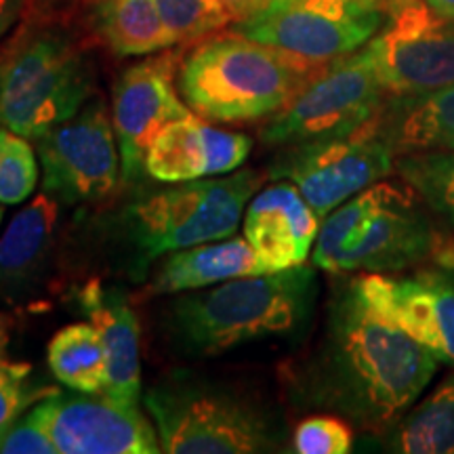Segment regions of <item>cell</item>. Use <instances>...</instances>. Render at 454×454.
Segmentation results:
<instances>
[{"mask_svg": "<svg viewBox=\"0 0 454 454\" xmlns=\"http://www.w3.org/2000/svg\"><path fill=\"white\" fill-rule=\"evenodd\" d=\"M438 364L419 340L377 314L351 280L328 303L317 348L293 377V397L383 434L417 404Z\"/></svg>", "mask_w": 454, "mask_h": 454, "instance_id": "6da1fadb", "label": "cell"}, {"mask_svg": "<svg viewBox=\"0 0 454 454\" xmlns=\"http://www.w3.org/2000/svg\"><path fill=\"white\" fill-rule=\"evenodd\" d=\"M317 299L316 265L240 276L179 293L160 309L164 348L190 360L278 337H291L309 322Z\"/></svg>", "mask_w": 454, "mask_h": 454, "instance_id": "7a4b0ae2", "label": "cell"}, {"mask_svg": "<svg viewBox=\"0 0 454 454\" xmlns=\"http://www.w3.org/2000/svg\"><path fill=\"white\" fill-rule=\"evenodd\" d=\"M454 259V247L421 196L377 181L322 219L314 265L328 274H402Z\"/></svg>", "mask_w": 454, "mask_h": 454, "instance_id": "3957f363", "label": "cell"}, {"mask_svg": "<svg viewBox=\"0 0 454 454\" xmlns=\"http://www.w3.org/2000/svg\"><path fill=\"white\" fill-rule=\"evenodd\" d=\"M263 170H234L227 177L168 184L135 198L110 227L118 257L130 280L141 282L162 254L234 236L244 208L263 187Z\"/></svg>", "mask_w": 454, "mask_h": 454, "instance_id": "277c9868", "label": "cell"}, {"mask_svg": "<svg viewBox=\"0 0 454 454\" xmlns=\"http://www.w3.org/2000/svg\"><path fill=\"white\" fill-rule=\"evenodd\" d=\"M168 454H261L282 450L286 425L270 402L242 385L173 371L144 395Z\"/></svg>", "mask_w": 454, "mask_h": 454, "instance_id": "5b68a950", "label": "cell"}, {"mask_svg": "<svg viewBox=\"0 0 454 454\" xmlns=\"http://www.w3.org/2000/svg\"><path fill=\"white\" fill-rule=\"evenodd\" d=\"M322 66L231 32L190 51L177 87L204 121L253 122L284 110Z\"/></svg>", "mask_w": 454, "mask_h": 454, "instance_id": "8992f818", "label": "cell"}, {"mask_svg": "<svg viewBox=\"0 0 454 454\" xmlns=\"http://www.w3.org/2000/svg\"><path fill=\"white\" fill-rule=\"evenodd\" d=\"M93 67L61 27H24L0 51V127L30 141L93 98Z\"/></svg>", "mask_w": 454, "mask_h": 454, "instance_id": "52a82bcc", "label": "cell"}, {"mask_svg": "<svg viewBox=\"0 0 454 454\" xmlns=\"http://www.w3.org/2000/svg\"><path fill=\"white\" fill-rule=\"evenodd\" d=\"M387 98L371 51L362 47L322 66L291 104L265 122L261 139L288 147L349 137L377 121Z\"/></svg>", "mask_w": 454, "mask_h": 454, "instance_id": "ba28073f", "label": "cell"}, {"mask_svg": "<svg viewBox=\"0 0 454 454\" xmlns=\"http://www.w3.org/2000/svg\"><path fill=\"white\" fill-rule=\"evenodd\" d=\"M385 17L387 11L374 0H268L231 24V32L311 64H328L366 47Z\"/></svg>", "mask_w": 454, "mask_h": 454, "instance_id": "9c48e42d", "label": "cell"}, {"mask_svg": "<svg viewBox=\"0 0 454 454\" xmlns=\"http://www.w3.org/2000/svg\"><path fill=\"white\" fill-rule=\"evenodd\" d=\"M372 122L349 137L280 147L265 170L268 179L291 181L322 221L349 198L395 173L394 150Z\"/></svg>", "mask_w": 454, "mask_h": 454, "instance_id": "30bf717a", "label": "cell"}, {"mask_svg": "<svg viewBox=\"0 0 454 454\" xmlns=\"http://www.w3.org/2000/svg\"><path fill=\"white\" fill-rule=\"evenodd\" d=\"M36 152L43 192L64 207L106 200L121 179V150L101 98H90L70 121L36 139Z\"/></svg>", "mask_w": 454, "mask_h": 454, "instance_id": "8fae6325", "label": "cell"}, {"mask_svg": "<svg viewBox=\"0 0 454 454\" xmlns=\"http://www.w3.org/2000/svg\"><path fill=\"white\" fill-rule=\"evenodd\" d=\"M366 47L389 98L454 84V20L427 0H389L385 24Z\"/></svg>", "mask_w": 454, "mask_h": 454, "instance_id": "7c38bea8", "label": "cell"}, {"mask_svg": "<svg viewBox=\"0 0 454 454\" xmlns=\"http://www.w3.org/2000/svg\"><path fill=\"white\" fill-rule=\"evenodd\" d=\"M356 284L377 314L454 368V259L402 274H362Z\"/></svg>", "mask_w": 454, "mask_h": 454, "instance_id": "4fadbf2b", "label": "cell"}, {"mask_svg": "<svg viewBox=\"0 0 454 454\" xmlns=\"http://www.w3.org/2000/svg\"><path fill=\"white\" fill-rule=\"evenodd\" d=\"M179 57L152 55L129 66L112 93V122L121 150V179L139 184L145 175L147 147L168 122L190 114L179 99Z\"/></svg>", "mask_w": 454, "mask_h": 454, "instance_id": "5bb4252c", "label": "cell"}, {"mask_svg": "<svg viewBox=\"0 0 454 454\" xmlns=\"http://www.w3.org/2000/svg\"><path fill=\"white\" fill-rule=\"evenodd\" d=\"M34 412L47 427L57 454H158L160 438L139 406L130 408L104 394L53 391Z\"/></svg>", "mask_w": 454, "mask_h": 454, "instance_id": "9a60e30c", "label": "cell"}, {"mask_svg": "<svg viewBox=\"0 0 454 454\" xmlns=\"http://www.w3.org/2000/svg\"><path fill=\"white\" fill-rule=\"evenodd\" d=\"M61 204L41 192L11 217L0 236V301L30 303L44 288L61 244Z\"/></svg>", "mask_w": 454, "mask_h": 454, "instance_id": "2e32d148", "label": "cell"}, {"mask_svg": "<svg viewBox=\"0 0 454 454\" xmlns=\"http://www.w3.org/2000/svg\"><path fill=\"white\" fill-rule=\"evenodd\" d=\"M320 223V217L291 181H276L251 198L242 227L259 263L271 274L308 261Z\"/></svg>", "mask_w": 454, "mask_h": 454, "instance_id": "e0dca14e", "label": "cell"}, {"mask_svg": "<svg viewBox=\"0 0 454 454\" xmlns=\"http://www.w3.org/2000/svg\"><path fill=\"white\" fill-rule=\"evenodd\" d=\"M76 301L104 340L107 360L104 395L122 406L137 408L141 402V328L129 297L121 288L106 286L99 278H93L78 288Z\"/></svg>", "mask_w": 454, "mask_h": 454, "instance_id": "ac0fdd59", "label": "cell"}, {"mask_svg": "<svg viewBox=\"0 0 454 454\" xmlns=\"http://www.w3.org/2000/svg\"><path fill=\"white\" fill-rule=\"evenodd\" d=\"M268 274L247 238L230 236L223 240L179 248L160 257L147 284V294H179L215 286L231 278Z\"/></svg>", "mask_w": 454, "mask_h": 454, "instance_id": "d6986e66", "label": "cell"}, {"mask_svg": "<svg viewBox=\"0 0 454 454\" xmlns=\"http://www.w3.org/2000/svg\"><path fill=\"white\" fill-rule=\"evenodd\" d=\"M372 127L395 158L454 152V84L423 95L387 98Z\"/></svg>", "mask_w": 454, "mask_h": 454, "instance_id": "ffe728a7", "label": "cell"}, {"mask_svg": "<svg viewBox=\"0 0 454 454\" xmlns=\"http://www.w3.org/2000/svg\"><path fill=\"white\" fill-rule=\"evenodd\" d=\"M381 444L397 454H454V371L383 431Z\"/></svg>", "mask_w": 454, "mask_h": 454, "instance_id": "44dd1931", "label": "cell"}, {"mask_svg": "<svg viewBox=\"0 0 454 454\" xmlns=\"http://www.w3.org/2000/svg\"><path fill=\"white\" fill-rule=\"evenodd\" d=\"M98 27L107 47L121 57H147L177 44L154 0H104Z\"/></svg>", "mask_w": 454, "mask_h": 454, "instance_id": "7402d4cb", "label": "cell"}, {"mask_svg": "<svg viewBox=\"0 0 454 454\" xmlns=\"http://www.w3.org/2000/svg\"><path fill=\"white\" fill-rule=\"evenodd\" d=\"M47 362L53 377L78 394H104L107 381L106 348L90 322H74L51 339Z\"/></svg>", "mask_w": 454, "mask_h": 454, "instance_id": "603a6c76", "label": "cell"}, {"mask_svg": "<svg viewBox=\"0 0 454 454\" xmlns=\"http://www.w3.org/2000/svg\"><path fill=\"white\" fill-rule=\"evenodd\" d=\"M204 118L187 114L168 122L145 154V175L160 184H184L207 177Z\"/></svg>", "mask_w": 454, "mask_h": 454, "instance_id": "cb8c5ba5", "label": "cell"}, {"mask_svg": "<svg viewBox=\"0 0 454 454\" xmlns=\"http://www.w3.org/2000/svg\"><path fill=\"white\" fill-rule=\"evenodd\" d=\"M395 175L421 196L454 247V152L397 156Z\"/></svg>", "mask_w": 454, "mask_h": 454, "instance_id": "d4e9b609", "label": "cell"}, {"mask_svg": "<svg viewBox=\"0 0 454 454\" xmlns=\"http://www.w3.org/2000/svg\"><path fill=\"white\" fill-rule=\"evenodd\" d=\"M38 152L30 139L0 127V204L15 207L26 202L41 179Z\"/></svg>", "mask_w": 454, "mask_h": 454, "instance_id": "484cf974", "label": "cell"}, {"mask_svg": "<svg viewBox=\"0 0 454 454\" xmlns=\"http://www.w3.org/2000/svg\"><path fill=\"white\" fill-rule=\"evenodd\" d=\"M154 4L175 43L196 41L231 24L219 0H154Z\"/></svg>", "mask_w": 454, "mask_h": 454, "instance_id": "4316f807", "label": "cell"}, {"mask_svg": "<svg viewBox=\"0 0 454 454\" xmlns=\"http://www.w3.org/2000/svg\"><path fill=\"white\" fill-rule=\"evenodd\" d=\"M354 448V431L337 414L303 419L293 434V450L299 454H348Z\"/></svg>", "mask_w": 454, "mask_h": 454, "instance_id": "83f0119b", "label": "cell"}, {"mask_svg": "<svg viewBox=\"0 0 454 454\" xmlns=\"http://www.w3.org/2000/svg\"><path fill=\"white\" fill-rule=\"evenodd\" d=\"M30 372L32 366L26 362H0V438L27 408L55 391L30 389Z\"/></svg>", "mask_w": 454, "mask_h": 454, "instance_id": "f1b7e54d", "label": "cell"}, {"mask_svg": "<svg viewBox=\"0 0 454 454\" xmlns=\"http://www.w3.org/2000/svg\"><path fill=\"white\" fill-rule=\"evenodd\" d=\"M204 150H207V177L234 173L247 162L253 150V139L236 130L208 127L204 122Z\"/></svg>", "mask_w": 454, "mask_h": 454, "instance_id": "f546056e", "label": "cell"}, {"mask_svg": "<svg viewBox=\"0 0 454 454\" xmlns=\"http://www.w3.org/2000/svg\"><path fill=\"white\" fill-rule=\"evenodd\" d=\"M3 454H57L47 427L30 406L0 438Z\"/></svg>", "mask_w": 454, "mask_h": 454, "instance_id": "4dcf8cb0", "label": "cell"}, {"mask_svg": "<svg viewBox=\"0 0 454 454\" xmlns=\"http://www.w3.org/2000/svg\"><path fill=\"white\" fill-rule=\"evenodd\" d=\"M27 0H0V41L13 30V26L24 15Z\"/></svg>", "mask_w": 454, "mask_h": 454, "instance_id": "1f68e13d", "label": "cell"}, {"mask_svg": "<svg viewBox=\"0 0 454 454\" xmlns=\"http://www.w3.org/2000/svg\"><path fill=\"white\" fill-rule=\"evenodd\" d=\"M219 3L223 4L227 13L231 15V24H236V21L247 20V17L253 15L254 11H259L268 0H219Z\"/></svg>", "mask_w": 454, "mask_h": 454, "instance_id": "d6a6232c", "label": "cell"}, {"mask_svg": "<svg viewBox=\"0 0 454 454\" xmlns=\"http://www.w3.org/2000/svg\"><path fill=\"white\" fill-rule=\"evenodd\" d=\"M427 3L438 11V13L454 20V0H427Z\"/></svg>", "mask_w": 454, "mask_h": 454, "instance_id": "836d02e7", "label": "cell"}, {"mask_svg": "<svg viewBox=\"0 0 454 454\" xmlns=\"http://www.w3.org/2000/svg\"><path fill=\"white\" fill-rule=\"evenodd\" d=\"M7 345H9V325L4 320V316H0V362L7 356Z\"/></svg>", "mask_w": 454, "mask_h": 454, "instance_id": "e575fe53", "label": "cell"}, {"mask_svg": "<svg viewBox=\"0 0 454 454\" xmlns=\"http://www.w3.org/2000/svg\"><path fill=\"white\" fill-rule=\"evenodd\" d=\"M374 3H379V4H381V7H385V11H387V4H389V0H374Z\"/></svg>", "mask_w": 454, "mask_h": 454, "instance_id": "d590c367", "label": "cell"}, {"mask_svg": "<svg viewBox=\"0 0 454 454\" xmlns=\"http://www.w3.org/2000/svg\"><path fill=\"white\" fill-rule=\"evenodd\" d=\"M3 219H4V208H3V204H0V223H3Z\"/></svg>", "mask_w": 454, "mask_h": 454, "instance_id": "8d00e7d4", "label": "cell"}]
</instances>
